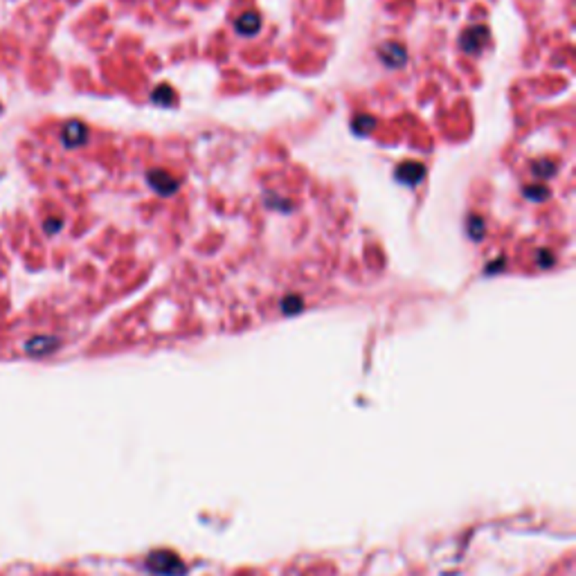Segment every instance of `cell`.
<instances>
[{
	"label": "cell",
	"mask_w": 576,
	"mask_h": 576,
	"mask_svg": "<svg viewBox=\"0 0 576 576\" xmlns=\"http://www.w3.org/2000/svg\"><path fill=\"white\" fill-rule=\"evenodd\" d=\"M149 565L153 567L155 572H160L164 576H178V574L185 572V567L180 565L178 558L173 556V554H169V552H155V554H151Z\"/></svg>",
	"instance_id": "6da1fadb"
},
{
	"label": "cell",
	"mask_w": 576,
	"mask_h": 576,
	"mask_svg": "<svg viewBox=\"0 0 576 576\" xmlns=\"http://www.w3.org/2000/svg\"><path fill=\"white\" fill-rule=\"evenodd\" d=\"M149 185L158 191V194L162 196H171V194H176V189H178V180L171 176L169 171H160V169H153L149 173Z\"/></svg>",
	"instance_id": "7a4b0ae2"
},
{
	"label": "cell",
	"mask_w": 576,
	"mask_h": 576,
	"mask_svg": "<svg viewBox=\"0 0 576 576\" xmlns=\"http://www.w3.org/2000/svg\"><path fill=\"white\" fill-rule=\"evenodd\" d=\"M378 57L383 59V64L387 68H401V66H405L407 52L401 43H385V46L378 50Z\"/></svg>",
	"instance_id": "3957f363"
},
{
	"label": "cell",
	"mask_w": 576,
	"mask_h": 576,
	"mask_svg": "<svg viewBox=\"0 0 576 576\" xmlns=\"http://www.w3.org/2000/svg\"><path fill=\"white\" fill-rule=\"evenodd\" d=\"M425 176V167L421 162H403L401 167L396 169V178L403 182V185H419V182L423 180Z\"/></svg>",
	"instance_id": "277c9868"
},
{
	"label": "cell",
	"mask_w": 576,
	"mask_h": 576,
	"mask_svg": "<svg viewBox=\"0 0 576 576\" xmlns=\"http://www.w3.org/2000/svg\"><path fill=\"white\" fill-rule=\"evenodd\" d=\"M486 39H488L486 28H484V25H477V28L461 34V41L459 43H461V48H464L466 52H477L479 48L484 46Z\"/></svg>",
	"instance_id": "5b68a950"
},
{
	"label": "cell",
	"mask_w": 576,
	"mask_h": 576,
	"mask_svg": "<svg viewBox=\"0 0 576 576\" xmlns=\"http://www.w3.org/2000/svg\"><path fill=\"white\" fill-rule=\"evenodd\" d=\"M61 140H64L66 146H79L86 142V126L81 122H68L64 133H61Z\"/></svg>",
	"instance_id": "8992f818"
},
{
	"label": "cell",
	"mask_w": 576,
	"mask_h": 576,
	"mask_svg": "<svg viewBox=\"0 0 576 576\" xmlns=\"http://www.w3.org/2000/svg\"><path fill=\"white\" fill-rule=\"evenodd\" d=\"M234 28H237L239 34H243V37H252V34H257L259 28H261V19H259V14L255 12H248V14H243L237 19V23H234Z\"/></svg>",
	"instance_id": "52a82bcc"
},
{
	"label": "cell",
	"mask_w": 576,
	"mask_h": 576,
	"mask_svg": "<svg viewBox=\"0 0 576 576\" xmlns=\"http://www.w3.org/2000/svg\"><path fill=\"white\" fill-rule=\"evenodd\" d=\"M59 345V340L57 338H32L28 345H25V352L32 354V356H43V354H50L52 349H55Z\"/></svg>",
	"instance_id": "ba28073f"
},
{
	"label": "cell",
	"mask_w": 576,
	"mask_h": 576,
	"mask_svg": "<svg viewBox=\"0 0 576 576\" xmlns=\"http://www.w3.org/2000/svg\"><path fill=\"white\" fill-rule=\"evenodd\" d=\"M374 126H376V122H374V117H369V115H363V117H356L354 119V131H356V133H367V131H372Z\"/></svg>",
	"instance_id": "9c48e42d"
},
{
	"label": "cell",
	"mask_w": 576,
	"mask_h": 576,
	"mask_svg": "<svg viewBox=\"0 0 576 576\" xmlns=\"http://www.w3.org/2000/svg\"><path fill=\"white\" fill-rule=\"evenodd\" d=\"M153 102L155 104H171L173 102V90L169 88V86H160V88L153 93Z\"/></svg>",
	"instance_id": "30bf717a"
},
{
	"label": "cell",
	"mask_w": 576,
	"mask_h": 576,
	"mask_svg": "<svg viewBox=\"0 0 576 576\" xmlns=\"http://www.w3.org/2000/svg\"><path fill=\"white\" fill-rule=\"evenodd\" d=\"M525 196L529 198V200H545L547 196H549V191H547V187H543V185H534V187H527L525 189Z\"/></svg>",
	"instance_id": "8fae6325"
},
{
	"label": "cell",
	"mask_w": 576,
	"mask_h": 576,
	"mask_svg": "<svg viewBox=\"0 0 576 576\" xmlns=\"http://www.w3.org/2000/svg\"><path fill=\"white\" fill-rule=\"evenodd\" d=\"M282 309H284V313H288V316H291V313H298V311H302V300L298 295H291V298L282 302Z\"/></svg>",
	"instance_id": "7c38bea8"
},
{
	"label": "cell",
	"mask_w": 576,
	"mask_h": 576,
	"mask_svg": "<svg viewBox=\"0 0 576 576\" xmlns=\"http://www.w3.org/2000/svg\"><path fill=\"white\" fill-rule=\"evenodd\" d=\"M554 169H556V164L549 162V160H543V162H536L534 164V173H538V176H552Z\"/></svg>",
	"instance_id": "4fadbf2b"
},
{
	"label": "cell",
	"mask_w": 576,
	"mask_h": 576,
	"mask_svg": "<svg viewBox=\"0 0 576 576\" xmlns=\"http://www.w3.org/2000/svg\"><path fill=\"white\" fill-rule=\"evenodd\" d=\"M470 230H473V239L479 241L482 239V234H484V221L479 219V216H470Z\"/></svg>",
	"instance_id": "5bb4252c"
},
{
	"label": "cell",
	"mask_w": 576,
	"mask_h": 576,
	"mask_svg": "<svg viewBox=\"0 0 576 576\" xmlns=\"http://www.w3.org/2000/svg\"><path fill=\"white\" fill-rule=\"evenodd\" d=\"M554 264V255L549 250H543V252H538V266H543V268H549Z\"/></svg>",
	"instance_id": "9a60e30c"
},
{
	"label": "cell",
	"mask_w": 576,
	"mask_h": 576,
	"mask_svg": "<svg viewBox=\"0 0 576 576\" xmlns=\"http://www.w3.org/2000/svg\"><path fill=\"white\" fill-rule=\"evenodd\" d=\"M43 228H46V232L55 234V232L61 230V221H59V219H50V221H46V225H43Z\"/></svg>",
	"instance_id": "2e32d148"
},
{
	"label": "cell",
	"mask_w": 576,
	"mask_h": 576,
	"mask_svg": "<svg viewBox=\"0 0 576 576\" xmlns=\"http://www.w3.org/2000/svg\"><path fill=\"white\" fill-rule=\"evenodd\" d=\"M504 261H507V259H504V257H500V259H497V264H495V266H491V268H488L486 273H495V270H500V268L504 266Z\"/></svg>",
	"instance_id": "e0dca14e"
},
{
	"label": "cell",
	"mask_w": 576,
	"mask_h": 576,
	"mask_svg": "<svg viewBox=\"0 0 576 576\" xmlns=\"http://www.w3.org/2000/svg\"><path fill=\"white\" fill-rule=\"evenodd\" d=\"M0 111H3V106H0Z\"/></svg>",
	"instance_id": "ac0fdd59"
}]
</instances>
